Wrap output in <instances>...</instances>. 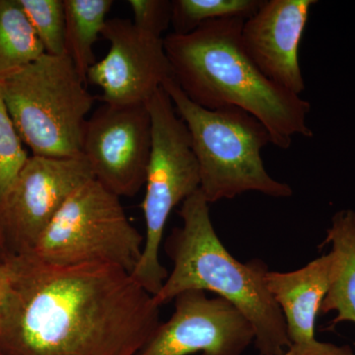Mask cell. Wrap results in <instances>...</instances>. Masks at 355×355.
Returning a JSON list of instances; mask_svg holds the SVG:
<instances>
[{
    "instance_id": "cell-1",
    "label": "cell",
    "mask_w": 355,
    "mask_h": 355,
    "mask_svg": "<svg viewBox=\"0 0 355 355\" xmlns=\"http://www.w3.org/2000/svg\"><path fill=\"white\" fill-rule=\"evenodd\" d=\"M7 266L0 355H137L161 324L153 296L119 266L30 254Z\"/></svg>"
},
{
    "instance_id": "cell-2",
    "label": "cell",
    "mask_w": 355,
    "mask_h": 355,
    "mask_svg": "<svg viewBox=\"0 0 355 355\" xmlns=\"http://www.w3.org/2000/svg\"><path fill=\"white\" fill-rule=\"evenodd\" d=\"M245 20L209 21L188 34L163 38L172 78L205 109L237 107L253 114L273 146L288 149L297 137H313L310 103L272 83L248 57L241 43Z\"/></svg>"
},
{
    "instance_id": "cell-3",
    "label": "cell",
    "mask_w": 355,
    "mask_h": 355,
    "mask_svg": "<svg viewBox=\"0 0 355 355\" xmlns=\"http://www.w3.org/2000/svg\"><path fill=\"white\" fill-rule=\"evenodd\" d=\"M178 214L183 224L165 242L173 270L153 296L156 304H168L189 291L214 292L253 326L261 355H284L291 343L284 315L266 287L268 266L260 259L243 263L229 253L216 234L202 191L187 198Z\"/></svg>"
},
{
    "instance_id": "cell-4",
    "label": "cell",
    "mask_w": 355,
    "mask_h": 355,
    "mask_svg": "<svg viewBox=\"0 0 355 355\" xmlns=\"http://www.w3.org/2000/svg\"><path fill=\"white\" fill-rule=\"evenodd\" d=\"M162 87L190 132L200 167V190L209 205L247 191L272 198L293 195L288 184L266 171L261 151L272 144V137L256 116L237 107L203 108L191 101L172 77Z\"/></svg>"
},
{
    "instance_id": "cell-5",
    "label": "cell",
    "mask_w": 355,
    "mask_h": 355,
    "mask_svg": "<svg viewBox=\"0 0 355 355\" xmlns=\"http://www.w3.org/2000/svg\"><path fill=\"white\" fill-rule=\"evenodd\" d=\"M6 108L31 155L83 156L86 116L95 98L69 55L44 53L0 83Z\"/></svg>"
},
{
    "instance_id": "cell-6",
    "label": "cell",
    "mask_w": 355,
    "mask_h": 355,
    "mask_svg": "<svg viewBox=\"0 0 355 355\" xmlns=\"http://www.w3.org/2000/svg\"><path fill=\"white\" fill-rule=\"evenodd\" d=\"M146 106L153 140L142 202L146 237L139 263L130 275L154 296L169 275L159 256L166 224L172 210L200 190V176L190 132L165 89H158Z\"/></svg>"
},
{
    "instance_id": "cell-7",
    "label": "cell",
    "mask_w": 355,
    "mask_h": 355,
    "mask_svg": "<svg viewBox=\"0 0 355 355\" xmlns=\"http://www.w3.org/2000/svg\"><path fill=\"white\" fill-rule=\"evenodd\" d=\"M120 198L94 178L89 180L65 200L27 254L53 266L106 263L132 273L144 237L128 219Z\"/></svg>"
},
{
    "instance_id": "cell-8",
    "label": "cell",
    "mask_w": 355,
    "mask_h": 355,
    "mask_svg": "<svg viewBox=\"0 0 355 355\" xmlns=\"http://www.w3.org/2000/svg\"><path fill=\"white\" fill-rule=\"evenodd\" d=\"M93 178L83 156L30 155L0 200V234L9 254L31 252L65 200Z\"/></svg>"
},
{
    "instance_id": "cell-9",
    "label": "cell",
    "mask_w": 355,
    "mask_h": 355,
    "mask_svg": "<svg viewBox=\"0 0 355 355\" xmlns=\"http://www.w3.org/2000/svg\"><path fill=\"white\" fill-rule=\"evenodd\" d=\"M151 140L146 104L103 103L85 121L81 154L95 180L118 197L132 198L146 184Z\"/></svg>"
},
{
    "instance_id": "cell-10",
    "label": "cell",
    "mask_w": 355,
    "mask_h": 355,
    "mask_svg": "<svg viewBox=\"0 0 355 355\" xmlns=\"http://www.w3.org/2000/svg\"><path fill=\"white\" fill-rule=\"evenodd\" d=\"M137 355H242L254 342L253 326L224 298L189 291Z\"/></svg>"
},
{
    "instance_id": "cell-11",
    "label": "cell",
    "mask_w": 355,
    "mask_h": 355,
    "mask_svg": "<svg viewBox=\"0 0 355 355\" xmlns=\"http://www.w3.org/2000/svg\"><path fill=\"white\" fill-rule=\"evenodd\" d=\"M101 36L109 42V51L90 67L87 83L102 89L103 103L146 104L172 77L163 38L123 18L107 20Z\"/></svg>"
},
{
    "instance_id": "cell-12",
    "label": "cell",
    "mask_w": 355,
    "mask_h": 355,
    "mask_svg": "<svg viewBox=\"0 0 355 355\" xmlns=\"http://www.w3.org/2000/svg\"><path fill=\"white\" fill-rule=\"evenodd\" d=\"M315 0H265L243 23L241 43L261 73L280 87L300 96L305 81L299 48Z\"/></svg>"
},
{
    "instance_id": "cell-13",
    "label": "cell",
    "mask_w": 355,
    "mask_h": 355,
    "mask_svg": "<svg viewBox=\"0 0 355 355\" xmlns=\"http://www.w3.org/2000/svg\"><path fill=\"white\" fill-rule=\"evenodd\" d=\"M331 268L330 252L297 270L266 273V287L286 320L291 345L316 340L315 324L330 286Z\"/></svg>"
},
{
    "instance_id": "cell-14",
    "label": "cell",
    "mask_w": 355,
    "mask_h": 355,
    "mask_svg": "<svg viewBox=\"0 0 355 355\" xmlns=\"http://www.w3.org/2000/svg\"><path fill=\"white\" fill-rule=\"evenodd\" d=\"M333 254L331 282L320 313L336 312L333 326L355 324V211L340 210L331 218L323 245Z\"/></svg>"
},
{
    "instance_id": "cell-15",
    "label": "cell",
    "mask_w": 355,
    "mask_h": 355,
    "mask_svg": "<svg viewBox=\"0 0 355 355\" xmlns=\"http://www.w3.org/2000/svg\"><path fill=\"white\" fill-rule=\"evenodd\" d=\"M113 4L112 0H64L67 55L85 83L89 69L96 62L93 46Z\"/></svg>"
},
{
    "instance_id": "cell-16",
    "label": "cell",
    "mask_w": 355,
    "mask_h": 355,
    "mask_svg": "<svg viewBox=\"0 0 355 355\" xmlns=\"http://www.w3.org/2000/svg\"><path fill=\"white\" fill-rule=\"evenodd\" d=\"M44 46L18 0H0V83L31 64Z\"/></svg>"
},
{
    "instance_id": "cell-17",
    "label": "cell",
    "mask_w": 355,
    "mask_h": 355,
    "mask_svg": "<svg viewBox=\"0 0 355 355\" xmlns=\"http://www.w3.org/2000/svg\"><path fill=\"white\" fill-rule=\"evenodd\" d=\"M265 0H174L171 24L176 34H188L198 26L220 19L247 20Z\"/></svg>"
},
{
    "instance_id": "cell-18",
    "label": "cell",
    "mask_w": 355,
    "mask_h": 355,
    "mask_svg": "<svg viewBox=\"0 0 355 355\" xmlns=\"http://www.w3.org/2000/svg\"><path fill=\"white\" fill-rule=\"evenodd\" d=\"M37 36L44 53L62 55L65 48L64 0H18Z\"/></svg>"
},
{
    "instance_id": "cell-19",
    "label": "cell",
    "mask_w": 355,
    "mask_h": 355,
    "mask_svg": "<svg viewBox=\"0 0 355 355\" xmlns=\"http://www.w3.org/2000/svg\"><path fill=\"white\" fill-rule=\"evenodd\" d=\"M29 157L6 108L0 88V200Z\"/></svg>"
},
{
    "instance_id": "cell-20",
    "label": "cell",
    "mask_w": 355,
    "mask_h": 355,
    "mask_svg": "<svg viewBox=\"0 0 355 355\" xmlns=\"http://www.w3.org/2000/svg\"><path fill=\"white\" fill-rule=\"evenodd\" d=\"M133 24L141 31L163 38L172 22L173 3L169 0H128Z\"/></svg>"
},
{
    "instance_id": "cell-21",
    "label": "cell",
    "mask_w": 355,
    "mask_h": 355,
    "mask_svg": "<svg viewBox=\"0 0 355 355\" xmlns=\"http://www.w3.org/2000/svg\"><path fill=\"white\" fill-rule=\"evenodd\" d=\"M284 355H355L349 345H336L330 343L312 342L291 345Z\"/></svg>"
},
{
    "instance_id": "cell-22",
    "label": "cell",
    "mask_w": 355,
    "mask_h": 355,
    "mask_svg": "<svg viewBox=\"0 0 355 355\" xmlns=\"http://www.w3.org/2000/svg\"><path fill=\"white\" fill-rule=\"evenodd\" d=\"M7 263L6 266H0V312H1L2 307H3L7 291H8L9 275Z\"/></svg>"
},
{
    "instance_id": "cell-23",
    "label": "cell",
    "mask_w": 355,
    "mask_h": 355,
    "mask_svg": "<svg viewBox=\"0 0 355 355\" xmlns=\"http://www.w3.org/2000/svg\"><path fill=\"white\" fill-rule=\"evenodd\" d=\"M11 254H9L8 250L4 244L1 234H0V266H6L8 261L10 260Z\"/></svg>"
}]
</instances>
